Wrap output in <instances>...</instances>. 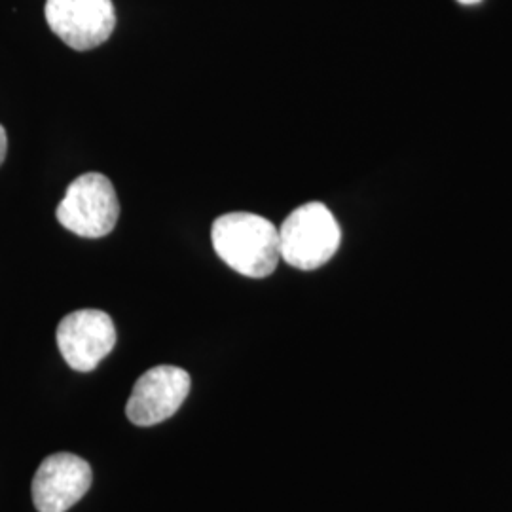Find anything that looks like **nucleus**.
I'll list each match as a JSON object with an SVG mask.
<instances>
[{
  "label": "nucleus",
  "instance_id": "obj_1",
  "mask_svg": "<svg viewBox=\"0 0 512 512\" xmlns=\"http://www.w3.org/2000/svg\"><path fill=\"white\" fill-rule=\"evenodd\" d=\"M211 239L220 260L245 277L274 274L281 258L279 230L272 220L255 213L222 215L213 222Z\"/></svg>",
  "mask_w": 512,
  "mask_h": 512
},
{
  "label": "nucleus",
  "instance_id": "obj_2",
  "mask_svg": "<svg viewBox=\"0 0 512 512\" xmlns=\"http://www.w3.org/2000/svg\"><path fill=\"white\" fill-rule=\"evenodd\" d=\"M342 230L327 205L306 203L294 209L279 228L281 258L298 270L310 272L336 255Z\"/></svg>",
  "mask_w": 512,
  "mask_h": 512
},
{
  "label": "nucleus",
  "instance_id": "obj_3",
  "mask_svg": "<svg viewBox=\"0 0 512 512\" xmlns=\"http://www.w3.org/2000/svg\"><path fill=\"white\" fill-rule=\"evenodd\" d=\"M55 217L80 238H105L116 228L120 202L114 184L103 173H84L67 186Z\"/></svg>",
  "mask_w": 512,
  "mask_h": 512
},
{
  "label": "nucleus",
  "instance_id": "obj_4",
  "mask_svg": "<svg viewBox=\"0 0 512 512\" xmlns=\"http://www.w3.org/2000/svg\"><path fill=\"white\" fill-rule=\"evenodd\" d=\"M48 27L76 52H88L109 40L116 27L112 0H46Z\"/></svg>",
  "mask_w": 512,
  "mask_h": 512
},
{
  "label": "nucleus",
  "instance_id": "obj_5",
  "mask_svg": "<svg viewBox=\"0 0 512 512\" xmlns=\"http://www.w3.org/2000/svg\"><path fill=\"white\" fill-rule=\"evenodd\" d=\"M55 338L67 365L92 372L116 346V327L105 311L78 310L61 319Z\"/></svg>",
  "mask_w": 512,
  "mask_h": 512
},
{
  "label": "nucleus",
  "instance_id": "obj_6",
  "mask_svg": "<svg viewBox=\"0 0 512 512\" xmlns=\"http://www.w3.org/2000/svg\"><path fill=\"white\" fill-rule=\"evenodd\" d=\"M192 387L190 374L179 366H154L131 391L126 414L139 427H152L169 420L186 401Z\"/></svg>",
  "mask_w": 512,
  "mask_h": 512
},
{
  "label": "nucleus",
  "instance_id": "obj_7",
  "mask_svg": "<svg viewBox=\"0 0 512 512\" xmlns=\"http://www.w3.org/2000/svg\"><path fill=\"white\" fill-rule=\"evenodd\" d=\"M93 473L86 459L71 452L52 454L38 465L33 478V503L38 512H67L92 486Z\"/></svg>",
  "mask_w": 512,
  "mask_h": 512
},
{
  "label": "nucleus",
  "instance_id": "obj_8",
  "mask_svg": "<svg viewBox=\"0 0 512 512\" xmlns=\"http://www.w3.org/2000/svg\"><path fill=\"white\" fill-rule=\"evenodd\" d=\"M6 152H8V135H6V129L0 126V165L6 158Z\"/></svg>",
  "mask_w": 512,
  "mask_h": 512
},
{
  "label": "nucleus",
  "instance_id": "obj_9",
  "mask_svg": "<svg viewBox=\"0 0 512 512\" xmlns=\"http://www.w3.org/2000/svg\"><path fill=\"white\" fill-rule=\"evenodd\" d=\"M461 4H467V6H473V4H478V2H482V0H458Z\"/></svg>",
  "mask_w": 512,
  "mask_h": 512
}]
</instances>
